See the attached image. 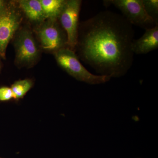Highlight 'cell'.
Wrapping results in <instances>:
<instances>
[{
	"mask_svg": "<svg viewBox=\"0 0 158 158\" xmlns=\"http://www.w3.org/2000/svg\"><path fill=\"white\" fill-rule=\"evenodd\" d=\"M134 37L132 26L124 16L101 11L82 23L76 48L100 75L120 77L132 65Z\"/></svg>",
	"mask_w": 158,
	"mask_h": 158,
	"instance_id": "cell-1",
	"label": "cell"
},
{
	"mask_svg": "<svg viewBox=\"0 0 158 158\" xmlns=\"http://www.w3.org/2000/svg\"><path fill=\"white\" fill-rule=\"evenodd\" d=\"M81 0H65L58 19L59 23L67 35V47L74 51L77 44Z\"/></svg>",
	"mask_w": 158,
	"mask_h": 158,
	"instance_id": "cell-7",
	"label": "cell"
},
{
	"mask_svg": "<svg viewBox=\"0 0 158 158\" xmlns=\"http://www.w3.org/2000/svg\"><path fill=\"white\" fill-rule=\"evenodd\" d=\"M15 35V64L20 67H33L39 60L40 50L32 31L24 27L19 29Z\"/></svg>",
	"mask_w": 158,
	"mask_h": 158,
	"instance_id": "cell-3",
	"label": "cell"
},
{
	"mask_svg": "<svg viewBox=\"0 0 158 158\" xmlns=\"http://www.w3.org/2000/svg\"><path fill=\"white\" fill-rule=\"evenodd\" d=\"M37 37L43 49L55 52L67 47V37L59 21L46 19L38 25Z\"/></svg>",
	"mask_w": 158,
	"mask_h": 158,
	"instance_id": "cell-5",
	"label": "cell"
},
{
	"mask_svg": "<svg viewBox=\"0 0 158 158\" xmlns=\"http://www.w3.org/2000/svg\"><path fill=\"white\" fill-rule=\"evenodd\" d=\"M33 86L32 80L29 79L20 80L15 82L11 88L16 100L23 98Z\"/></svg>",
	"mask_w": 158,
	"mask_h": 158,
	"instance_id": "cell-11",
	"label": "cell"
},
{
	"mask_svg": "<svg viewBox=\"0 0 158 158\" xmlns=\"http://www.w3.org/2000/svg\"><path fill=\"white\" fill-rule=\"evenodd\" d=\"M46 19L58 20L65 0H39Z\"/></svg>",
	"mask_w": 158,
	"mask_h": 158,
	"instance_id": "cell-10",
	"label": "cell"
},
{
	"mask_svg": "<svg viewBox=\"0 0 158 158\" xmlns=\"http://www.w3.org/2000/svg\"><path fill=\"white\" fill-rule=\"evenodd\" d=\"M53 54L58 65L77 81L95 85L103 84L111 79L110 77L96 75L88 71L80 62L74 51L68 48L61 49Z\"/></svg>",
	"mask_w": 158,
	"mask_h": 158,
	"instance_id": "cell-2",
	"label": "cell"
},
{
	"mask_svg": "<svg viewBox=\"0 0 158 158\" xmlns=\"http://www.w3.org/2000/svg\"><path fill=\"white\" fill-rule=\"evenodd\" d=\"M145 30L141 38L133 41L132 49L134 54H146L158 48V25Z\"/></svg>",
	"mask_w": 158,
	"mask_h": 158,
	"instance_id": "cell-8",
	"label": "cell"
},
{
	"mask_svg": "<svg viewBox=\"0 0 158 158\" xmlns=\"http://www.w3.org/2000/svg\"><path fill=\"white\" fill-rule=\"evenodd\" d=\"M1 67H2V64H1V57H0V70L1 69Z\"/></svg>",
	"mask_w": 158,
	"mask_h": 158,
	"instance_id": "cell-15",
	"label": "cell"
},
{
	"mask_svg": "<svg viewBox=\"0 0 158 158\" xmlns=\"http://www.w3.org/2000/svg\"><path fill=\"white\" fill-rule=\"evenodd\" d=\"M23 16L19 7L11 2L5 11L0 13V57L6 59L7 47L19 29Z\"/></svg>",
	"mask_w": 158,
	"mask_h": 158,
	"instance_id": "cell-6",
	"label": "cell"
},
{
	"mask_svg": "<svg viewBox=\"0 0 158 158\" xmlns=\"http://www.w3.org/2000/svg\"><path fill=\"white\" fill-rule=\"evenodd\" d=\"M142 2L147 14L158 24V0H142Z\"/></svg>",
	"mask_w": 158,
	"mask_h": 158,
	"instance_id": "cell-12",
	"label": "cell"
},
{
	"mask_svg": "<svg viewBox=\"0 0 158 158\" xmlns=\"http://www.w3.org/2000/svg\"><path fill=\"white\" fill-rule=\"evenodd\" d=\"M103 2L107 7L113 5L119 9L131 25L145 30L158 25L146 13L142 0H107Z\"/></svg>",
	"mask_w": 158,
	"mask_h": 158,
	"instance_id": "cell-4",
	"label": "cell"
},
{
	"mask_svg": "<svg viewBox=\"0 0 158 158\" xmlns=\"http://www.w3.org/2000/svg\"><path fill=\"white\" fill-rule=\"evenodd\" d=\"M14 98V95L11 88L2 87L0 88V101H8Z\"/></svg>",
	"mask_w": 158,
	"mask_h": 158,
	"instance_id": "cell-13",
	"label": "cell"
},
{
	"mask_svg": "<svg viewBox=\"0 0 158 158\" xmlns=\"http://www.w3.org/2000/svg\"><path fill=\"white\" fill-rule=\"evenodd\" d=\"M16 2L19 9L31 22L39 25L46 20L39 0H19Z\"/></svg>",
	"mask_w": 158,
	"mask_h": 158,
	"instance_id": "cell-9",
	"label": "cell"
},
{
	"mask_svg": "<svg viewBox=\"0 0 158 158\" xmlns=\"http://www.w3.org/2000/svg\"><path fill=\"white\" fill-rule=\"evenodd\" d=\"M10 2L9 1L0 0V13L5 11L9 7Z\"/></svg>",
	"mask_w": 158,
	"mask_h": 158,
	"instance_id": "cell-14",
	"label": "cell"
}]
</instances>
